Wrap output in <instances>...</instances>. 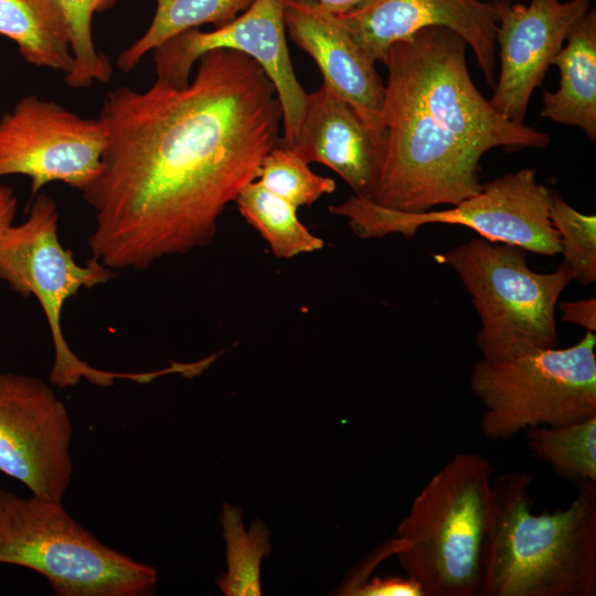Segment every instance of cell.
Segmentation results:
<instances>
[{"mask_svg": "<svg viewBox=\"0 0 596 596\" xmlns=\"http://www.w3.org/2000/svg\"><path fill=\"white\" fill-rule=\"evenodd\" d=\"M529 453L570 481L596 482V416L557 426L526 429Z\"/></svg>", "mask_w": 596, "mask_h": 596, "instance_id": "obj_21", "label": "cell"}, {"mask_svg": "<svg viewBox=\"0 0 596 596\" xmlns=\"http://www.w3.org/2000/svg\"><path fill=\"white\" fill-rule=\"evenodd\" d=\"M285 0H254L233 21L203 32L191 29L167 40L152 57L157 78L184 87L199 58L213 50L226 49L255 60L274 84L283 110L281 146L295 138L307 93L292 70L285 26Z\"/></svg>", "mask_w": 596, "mask_h": 596, "instance_id": "obj_12", "label": "cell"}, {"mask_svg": "<svg viewBox=\"0 0 596 596\" xmlns=\"http://www.w3.org/2000/svg\"><path fill=\"white\" fill-rule=\"evenodd\" d=\"M589 0H499L497 45L500 71L491 106L504 118L524 124L530 98Z\"/></svg>", "mask_w": 596, "mask_h": 596, "instance_id": "obj_13", "label": "cell"}, {"mask_svg": "<svg viewBox=\"0 0 596 596\" xmlns=\"http://www.w3.org/2000/svg\"><path fill=\"white\" fill-rule=\"evenodd\" d=\"M0 34L35 67L65 75L73 67L70 31L56 0H0Z\"/></svg>", "mask_w": 596, "mask_h": 596, "instance_id": "obj_18", "label": "cell"}, {"mask_svg": "<svg viewBox=\"0 0 596 596\" xmlns=\"http://www.w3.org/2000/svg\"><path fill=\"white\" fill-rule=\"evenodd\" d=\"M561 320L577 324L588 332H596V299L589 297L557 304Z\"/></svg>", "mask_w": 596, "mask_h": 596, "instance_id": "obj_27", "label": "cell"}, {"mask_svg": "<svg viewBox=\"0 0 596 596\" xmlns=\"http://www.w3.org/2000/svg\"><path fill=\"white\" fill-rule=\"evenodd\" d=\"M235 202L244 220L259 232L278 258L290 259L324 246L323 241L299 221L297 207L266 190L257 180L246 184Z\"/></svg>", "mask_w": 596, "mask_h": 596, "instance_id": "obj_20", "label": "cell"}, {"mask_svg": "<svg viewBox=\"0 0 596 596\" xmlns=\"http://www.w3.org/2000/svg\"><path fill=\"white\" fill-rule=\"evenodd\" d=\"M467 43L444 26L395 42L384 65L385 151L369 201L401 212L454 205L478 193L494 148L544 149L550 136L501 116L475 86Z\"/></svg>", "mask_w": 596, "mask_h": 596, "instance_id": "obj_2", "label": "cell"}, {"mask_svg": "<svg viewBox=\"0 0 596 596\" xmlns=\"http://www.w3.org/2000/svg\"><path fill=\"white\" fill-rule=\"evenodd\" d=\"M522 247L471 238L434 259L459 276L480 319L476 345L485 360H499L532 349L555 348L557 301L573 280L564 262L538 273Z\"/></svg>", "mask_w": 596, "mask_h": 596, "instance_id": "obj_6", "label": "cell"}, {"mask_svg": "<svg viewBox=\"0 0 596 596\" xmlns=\"http://www.w3.org/2000/svg\"><path fill=\"white\" fill-rule=\"evenodd\" d=\"M17 207L18 200L14 190L9 185L0 184V240L13 225Z\"/></svg>", "mask_w": 596, "mask_h": 596, "instance_id": "obj_28", "label": "cell"}, {"mask_svg": "<svg viewBox=\"0 0 596 596\" xmlns=\"http://www.w3.org/2000/svg\"><path fill=\"white\" fill-rule=\"evenodd\" d=\"M220 520L227 571L219 577L217 586L226 596H259L260 562L270 554L269 531L259 520L253 521L248 531L244 530L241 509L228 503L223 504Z\"/></svg>", "mask_w": 596, "mask_h": 596, "instance_id": "obj_22", "label": "cell"}, {"mask_svg": "<svg viewBox=\"0 0 596 596\" xmlns=\"http://www.w3.org/2000/svg\"><path fill=\"white\" fill-rule=\"evenodd\" d=\"M98 118L103 168L82 193L95 211L92 258L110 269L209 245L283 137L274 84L255 60L226 49L203 54L184 87L110 91Z\"/></svg>", "mask_w": 596, "mask_h": 596, "instance_id": "obj_1", "label": "cell"}, {"mask_svg": "<svg viewBox=\"0 0 596 596\" xmlns=\"http://www.w3.org/2000/svg\"><path fill=\"white\" fill-rule=\"evenodd\" d=\"M551 190L541 184L533 169L500 175L481 190L445 210L401 212L351 195L330 205L343 216L360 238L389 234L414 237L427 224L462 225L490 242L511 244L543 256L561 254L560 237L550 220Z\"/></svg>", "mask_w": 596, "mask_h": 596, "instance_id": "obj_9", "label": "cell"}, {"mask_svg": "<svg viewBox=\"0 0 596 596\" xmlns=\"http://www.w3.org/2000/svg\"><path fill=\"white\" fill-rule=\"evenodd\" d=\"M106 143L99 118L26 95L0 119V178H30L32 195L56 181L83 192L102 171Z\"/></svg>", "mask_w": 596, "mask_h": 596, "instance_id": "obj_10", "label": "cell"}, {"mask_svg": "<svg viewBox=\"0 0 596 596\" xmlns=\"http://www.w3.org/2000/svg\"><path fill=\"white\" fill-rule=\"evenodd\" d=\"M349 596H425L422 585L412 577H373L353 588Z\"/></svg>", "mask_w": 596, "mask_h": 596, "instance_id": "obj_26", "label": "cell"}, {"mask_svg": "<svg viewBox=\"0 0 596 596\" xmlns=\"http://www.w3.org/2000/svg\"><path fill=\"white\" fill-rule=\"evenodd\" d=\"M552 60L560 70L555 92H544L541 116L579 128L596 140V10L590 8L570 31Z\"/></svg>", "mask_w": 596, "mask_h": 596, "instance_id": "obj_17", "label": "cell"}, {"mask_svg": "<svg viewBox=\"0 0 596 596\" xmlns=\"http://www.w3.org/2000/svg\"><path fill=\"white\" fill-rule=\"evenodd\" d=\"M67 22L74 64L64 82L73 88L108 83L113 67L108 57L97 51L92 31L95 13L104 12L117 0H56Z\"/></svg>", "mask_w": 596, "mask_h": 596, "instance_id": "obj_23", "label": "cell"}, {"mask_svg": "<svg viewBox=\"0 0 596 596\" xmlns=\"http://www.w3.org/2000/svg\"><path fill=\"white\" fill-rule=\"evenodd\" d=\"M113 269L91 258L78 264L58 238V211L55 201L39 192L28 217L11 225L0 240V279L23 296H34L45 315L54 345L50 383L58 389L78 384L83 379L98 386H111L116 380L148 383L162 375L155 372H109L91 366L68 347L61 328L66 300L82 288L107 283Z\"/></svg>", "mask_w": 596, "mask_h": 596, "instance_id": "obj_8", "label": "cell"}, {"mask_svg": "<svg viewBox=\"0 0 596 596\" xmlns=\"http://www.w3.org/2000/svg\"><path fill=\"white\" fill-rule=\"evenodd\" d=\"M72 421L53 389L0 372V471L31 494L62 501L72 478Z\"/></svg>", "mask_w": 596, "mask_h": 596, "instance_id": "obj_11", "label": "cell"}, {"mask_svg": "<svg viewBox=\"0 0 596 596\" xmlns=\"http://www.w3.org/2000/svg\"><path fill=\"white\" fill-rule=\"evenodd\" d=\"M386 134L369 126L356 110L322 83L307 94L294 140L286 148L308 164L338 173L353 195L370 200L385 151Z\"/></svg>", "mask_w": 596, "mask_h": 596, "instance_id": "obj_15", "label": "cell"}, {"mask_svg": "<svg viewBox=\"0 0 596 596\" xmlns=\"http://www.w3.org/2000/svg\"><path fill=\"white\" fill-rule=\"evenodd\" d=\"M257 181L297 209L336 191L334 180L315 173L302 158L281 145L265 156Z\"/></svg>", "mask_w": 596, "mask_h": 596, "instance_id": "obj_24", "label": "cell"}, {"mask_svg": "<svg viewBox=\"0 0 596 596\" xmlns=\"http://www.w3.org/2000/svg\"><path fill=\"white\" fill-rule=\"evenodd\" d=\"M498 9L499 0H365L333 14L360 49L382 64L395 42L424 28H447L464 39L493 87Z\"/></svg>", "mask_w": 596, "mask_h": 596, "instance_id": "obj_14", "label": "cell"}, {"mask_svg": "<svg viewBox=\"0 0 596 596\" xmlns=\"http://www.w3.org/2000/svg\"><path fill=\"white\" fill-rule=\"evenodd\" d=\"M493 465L460 453L414 499L392 541L394 555L425 596H477L492 511Z\"/></svg>", "mask_w": 596, "mask_h": 596, "instance_id": "obj_4", "label": "cell"}, {"mask_svg": "<svg viewBox=\"0 0 596 596\" xmlns=\"http://www.w3.org/2000/svg\"><path fill=\"white\" fill-rule=\"evenodd\" d=\"M550 220L556 230L561 254L573 280L587 286L596 280V216L583 214L551 190Z\"/></svg>", "mask_w": 596, "mask_h": 596, "instance_id": "obj_25", "label": "cell"}, {"mask_svg": "<svg viewBox=\"0 0 596 596\" xmlns=\"http://www.w3.org/2000/svg\"><path fill=\"white\" fill-rule=\"evenodd\" d=\"M534 476L492 481L478 596H595L596 486L578 483L564 509L533 513Z\"/></svg>", "mask_w": 596, "mask_h": 596, "instance_id": "obj_3", "label": "cell"}, {"mask_svg": "<svg viewBox=\"0 0 596 596\" xmlns=\"http://www.w3.org/2000/svg\"><path fill=\"white\" fill-rule=\"evenodd\" d=\"M296 2H306L317 4L332 13H342L349 11L365 0H288Z\"/></svg>", "mask_w": 596, "mask_h": 596, "instance_id": "obj_29", "label": "cell"}, {"mask_svg": "<svg viewBox=\"0 0 596 596\" xmlns=\"http://www.w3.org/2000/svg\"><path fill=\"white\" fill-rule=\"evenodd\" d=\"M285 26L296 45L318 65L323 83L379 131L384 83L371 60L330 11L312 3L285 0Z\"/></svg>", "mask_w": 596, "mask_h": 596, "instance_id": "obj_16", "label": "cell"}, {"mask_svg": "<svg viewBox=\"0 0 596 596\" xmlns=\"http://www.w3.org/2000/svg\"><path fill=\"white\" fill-rule=\"evenodd\" d=\"M0 564L26 567L58 596H146L157 571L102 543L61 501L0 487Z\"/></svg>", "mask_w": 596, "mask_h": 596, "instance_id": "obj_5", "label": "cell"}, {"mask_svg": "<svg viewBox=\"0 0 596 596\" xmlns=\"http://www.w3.org/2000/svg\"><path fill=\"white\" fill-rule=\"evenodd\" d=\"M596 334L575 344L532 349L499 359L481 358L470 387L483 413L480 430L507 440L535 426H557L596 416Z\"/></svg>", "mask_w": 596, "mask_h": 596, "instance_id": "obj_7", "label": "cell"}, {"mask_svg": "<svg viewBox=\"0 0 596 596\" xmlns=\"http://www.w3.org/2000/svg\"><path fill=\"white\" fill-rule=\"evenodd\" d=\"M254 0H156L153 19L145 33L126 47L116 64L131 72L141 58L167 40L203 24L222 26L245 11Z\"/></svg>", "mask_w": 596, "mask_h": 596, "instance_id": "obj_19", "label": "cell"}]
</instances>
